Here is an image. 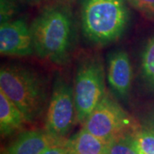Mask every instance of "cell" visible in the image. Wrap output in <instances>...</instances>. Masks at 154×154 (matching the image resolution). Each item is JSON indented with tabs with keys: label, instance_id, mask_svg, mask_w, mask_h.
<instances>
[{
	"label": "cell",
	"instance_id": "277c9868",
	"mask_svg": "<svg viewBox=\"0 0 154 154\" xmlns=\"http://www.w3.org/2000/svg\"><path fill=\"white\" fill-rule=\"evenodd\" d=\"M73 88L76 122L83 124L106 94L105 68L99 57L87 56L78 63Z\"/></svg>",
	"mask_w": 154,
	"mask_h": 154
},
{
	"label": "cell",
	"instance_id": "9c48e42d",
	"mask_svg": "<svg viewBox=\"0 0 154 154\" xmlns=\"http://www.w3.org/2000/svg\"><path fill=\"white\" fill-rule=\"evenodd\" d=\"M65 140L53 137L45 129L26 130L20 133L2 154H40L46 149L63 143Z\"/></svg>",
	"mask_w": 154,
	"mask_h": 154
},
{
	"label": "cell",
	"instance_id": "8fae6325",
	"mask_svg": "<svg viewBox=\"0 0 154 154\" xmlns=\"http://www.w3.org/2000/svg\"><path fill=\"white\" fill-rule=\"evenodd\" d=\"M69 154H105L107 142L84 128L65 142Z\"/></svg>",
	"mask_w": 154,
	"mask_h": 154
},
{
	"label": "cell",
	"instance_id": "8992f818",
	"mask_svg": "<svg viewBox=\"0 0 154 154\" xmlns=\"http://www.w3.org/2000/svg\"><path fill=\"white\" fill-rule=\"evenodd\" d=\"M82 127L106 142L138 128L131 116L107 94L88 116Z\"/></svg>",
	"mask_w": 154,
	"mask_h": 154
},
{
	"label": "cell",
	"instance_id": "9a60e30c",
	"mask_svg": "<svg viewBox=\"0 0 154 154\" xmlns=\"http://www.w3.org/2000/svg\"><path fill=\"white\" fill-rule=\"evenodd\" d=\"M131 5L146 17L154 18V0H128Z\"/></svg>",
	"mask_w": 154,
	"mask_h": 154
},
{
	"label": "cell",
	"instance_id": "5b68a950",
	"mask_svg": "<svg viewBox=\"0 0 154 154\" xmlns=\"http://www.w3.org/2000/svg\"><path fill=\"white\" fill-rule=\"evenodd\" d=\"M75 121L76 109L74 88L64 77L57 75L46 110L45 129L53 137L65 140Z\"/></svg>",
	"mask_w": 154,
	"mask_h": 154
},
{
	"label": "cell",
	"instance_id": "7c38bea8",
	"mask_svg": "<svg viewBox=\"0 0 154 154\" xmlns=\"http://www.w3.org/2000/svg\"><path fill=\"white\" fill-rule=\"evenodd\" d=\"M140 74L146 86L154 92V35L147 40L142 51Z\"/></svg>",
	"mask_w": 154,
	"mask_h": 154
},
{
	"label": "cell",
	"instance_id": "4fadbf2b",
	"mask_svg": "<svg viewBox=\"0 0 154 154\" xmlns=\"http://www.w3.org/2000/svg\"><path fill=\"white\" fill-rule=\"evenodd\" d=\"M133 131L122 134L108 141L105 154H140Z\"/></svg>",
	"mask_w": 154,
	"mask_h": 154
},
{
	"label": "cell",
	"instance_id": "ba28073f",
	"mask_svg": "<svg viewBox=\"0 0 154 154\" xmlns=\"http://www.w3.org/2000/svg\"><path fill=\"white\" fill-rule=\"evenodd\" d=\"M106 77L116 96L127 99L132 86L133 69L128 54L125 51L117 50L108 56Z\"/></svg>",
	"mask_w": 154,
	"mask_h": 154
},
{
	"label": "cell",
	"instance_id": "ac0fdd59",
	"mask_svg": "<svg viewBox=\"0 0 154 154\" xmlns=\"http://www.w3.org/2000/svg\"><path fill=\"white\" fill-rule=\"evenodd\" d=\"M142 126L149 128L154 133V110L148 111L142 118Z\"/></svg>",
	"mask_w": 154,
	"mask_h": 154
},
{
	"label": "cell",
	"instance_id": "7a4b0ae2",
	"mask_svg": "<svg viewBox=\"0 0 154 154\" xmlns=\"http://www.w3.org/2000/svg\"><path fill=\"white\" fill-rule=\"evenodd\" d=\"M0 90L21 110L28 122L38 120L47 105V84L36 72L18 64L0 70Z\"/></svg>",
	"mask_w": 154,
	"mask_h": 154
},
{
	"label": "cell",
	"instance_id": "30bf717a",
	"mask_svg": "<svg viewBox=\"0 0 154 154\" xmlns=\"http://www.w3.org/2000/svg\"><path fill=\"white\" fill-rule=\"evenodd\" d=\"M27 122L21 110L0 90V133L8 137L22 129Z\"/></svg>",
	"mask_w": 154,
	"mask_h": 154
},
{
	"label": "cell",
	"instance_id": "e0dca14e",
	"mask_svg": "<svg viewBox=\"0 0 154 154\" xmlns=\"http://www.w3.org/2000/svg\"><path fill=\"white\" fill-rule=\"evenodd\" d=\"M66 142V140H65ZM65 142L58 145H55L50 148L46 149L43 152L40 154H69V150L67 148Z\"/></svg>",
	"mask_w": 154,
	"mask_h": 154
},
{
	"label": "cell",
	"instance_id": "2e32d148",
	"mask_svg": "<svg viewBox=\"0 0 154 154\" xmlns=\"http://www.w3.org/2000/svg\"><path fill=\"white\" fill-rule=\"evenodd\" d=\"M13 12V7L11 0H1V23L11 21V15Z\"/></svg>",
	"mask_w": 154,
	"mask_h": 154
},
{
	"label": "cell",
	"instance_id": "6da1fadb",
	"mask_svg": "<svg viewBox=\"0 0 154 154\" xmlns=\"http://www.w3.org/2000/svg\"><path fill=\"white\" fill-rule=\"evenodd\" d=\"M34 53L56 64L66 63L74 42V22L64 6L45 9L30 25Z\"/></svg>",
	"mask_w": 154,
	"mask_h": 154
},
{
	"label": "cell",
	"instance_id": "5bb4252c",
	"mask_svg": "<svg viewBox=\"0 0 154 154\" xmlns=\"http://www.w3.org/2000/svg\"><path fill=\"white\" fill-rule=\"evenodd\" d=\"M140 154H154V133L146 127H138L133 131Z\"/></svg>",
	"mask_w": 154,
	"mask_h": 154
},
{
	"label": "cell",
	"instance_id": "3957f363",
	"mask_svg": "<svg viewBox=\"0 0 154 154\" xmlns=\"http://www.w3.org/2000/svg\"><path fill=\"white\" fill-rule=\"evenodd\" d=\"M129 22L125 0H83L82 28L96 45H109L122 36Z\"/></svg>",
	"mask_w": 154,
	"mask_h": 154
},
{
	"label": "cell",
	"instance_id": "52a82bcc",
	"mask_svg": "<svg viewBox=\"0 0 154 154\" xmlns=\"http://www.w3.org/2000/svg\"><path fill=\"white\" fill-rule=\"evenodd\" d=\"M0 52L3 56L27 57L34 53L30 27L22 19L1 23Z\"/></svg>",
	"mask_w": 154,
	"mask_h": 154
}]
</instances>
